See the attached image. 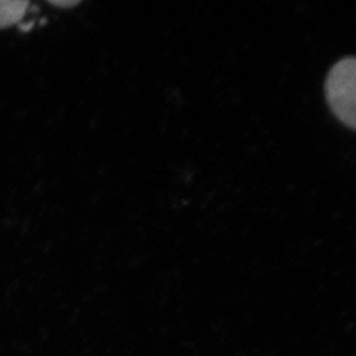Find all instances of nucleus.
I'll return each mask as SVG.
<instances>
[{
  "label": "nucleus",
  "mask_w": 356,
  "mask_h": 356,
  "mask_svg": "<svg viewBox=\"0 0 356 356\" xmlns=\"http://www.w3.org/2000/svg\"><path fill=\"white\" fill-rule=\"evenodd\" d=\"M53 6L61 7V8H70L76 6L81 0H48Z\"/></svg>",
  "instance_id": "7ed1b4c3"
},
{
  "label": "nucleus",
  "mask_w": 356,
  "mask_h": 356,
  "mask_svg": "<svg viewBox=\"0 0 356 356\" xmlns=\"http://www.w3.org/2000/svg\"><path fill=\"white\" fill-rule=\"evenodd\" d=\"M29 0H0V29L17 24L26 15Z\"/></svg>",
  "instance_id": "f03ea898"
},
{
  "label": "nucleus",
  "mask_w": 356,
  "mask_h": 356,
  "mask_svg": "<svg viewBox=\"0 0 356 356\" xmlns=\"http://www.w3.org/2000/svg\"><path fill=\"white\" fill-rule=\"evenodd\" d=\"M355 70V58H343L332 66L326 81V97L331 111L353 129L356 127Z\"/></svg>",
  "instance_id": "f257e3e1"
}]
</instances>
